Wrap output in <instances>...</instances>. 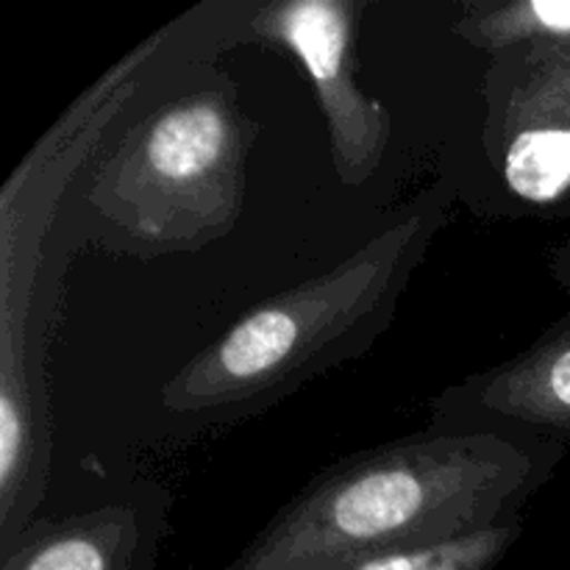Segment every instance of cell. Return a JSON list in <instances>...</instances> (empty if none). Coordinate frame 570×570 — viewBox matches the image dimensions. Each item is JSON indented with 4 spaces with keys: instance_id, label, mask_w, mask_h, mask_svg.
I'll return each instance as SVG.
<instances>
[{
    "instance_id": "9",
    "label": "cell",
    "mask_w": 570,
    "mask_h": 570,
    "mask_svg": "<svg viewBox=\"0 0 570 570\" xmlns=\"http://www.w3.org/2000/svg\"><path fill=\"white\" fill-rule=\"evenodd\" d=\"M521 534L515 523H499L484 532L423 549L387 551L345 570H493Z\"/></svg>"
},
{
    "instance_id": "7",
    "label": "cell",
    "mask_w": 570,
    "mask_h": 570,
    "mask_svg": "<svg viewBox=\"0 0 570 570\" xmlns=\"http://www.w3.org/2000/svg\"><path fill=\"white\" fill-rule=\"evenodd\" d=\"M134 543V523L109 510L28 540L3 570H131Z\"/></svg>"
},
{
    "instance_id": "2",
    "label": "cell",
    "mask_w": 570,
    "mask_h": 570,
    "mask_svg": "<svg viewBox=\"0 0 570 570\" xmlns=\"http://www.w3.org/2000/svg\"><path fill=\"white\" fill-rule=\"evenodd\" d=\"M421 215L399 223L334 271L245 312L165 387L178 412L250 401L309 371L393 289L421 239Z\"/></svg>"
},
{
    "instance_id": "5",
    "label": "cell",
    "mask_w": 570,
    "mask_h": 570,
    "mask_svg": "<svg viewBox=\"0 0 570 570\" xmlns=\"http://www.w3.org/2000/svg\"><path fill=\"white\" fill-rule=\"evenodd\" d=\"M523 78L504 122V178L529 204H557L570 193V48L523 53Z\"/></svg>"
},
{
    "instance_id": "4",
    "label": "cell",
    "mask_w": 570,
    "mask_h": 570,
    "mask_svg": "<svg viewBox=\"0 0 570 570\" xmlns=\"http://www.w3.org/2000/svg\"><path fill=\"white\" fill-rule=\"evenodd\" d=\"M356 14L360 9L348 0H287L254 14L256 31L284 45L309 72L328 122L334 167L345 184L371 178L390 142L387 109L367 98L354 78Z\"/></svg>"
},
{
    "instance_id": "3",
    "label": "cell",
    "mask_w": 570,
    "mask_h": 570,
    "mask_svg": "<svg viewBox=\"0 0 570 570\" xmlns=\"http://www.w3.org/2000/svg\"><path fill=\"white\" fill-rule=\"evenodd\" d=\"M245 126L223 92H195L145 117L100 167L92 204L154 248H193L243 209Z\"/></svg>"
},
{
    "instance_id": "8",
    "label": "cell",
    "mask_w": 570,
    "mask_h": 570,
    "mask_svg": "<svg viewBox=\"0 0 570 570\" xmlns=\"http://www.w3.org/2000/svg\"><path fill=\"white\" fill-rule=\"evenodd\" d=\"M460 22V31L482 48H570V0L476 3Z\"/></svg>"
},
{
    "instance_id": "1",
    "label": "cell",
    "mask_w": 570,
    "mask_h": 570,
    "mask_svg": "<svg viewBox=\"0 0 570 570\" xmlns=\"http://www.w3.org/2000/svg\"><path fill=\"white\" fill-rule=\"evenodd\" d=\"M549 462L495 434H449L337 465L284 507L237 570H345L499 527Z\"/></svg>"
},
{
    "instance_id": "6",
    "label": "cell",
    "mask_w": 570,
    "mask_h": 570,
    "mask_svg": "<svg viewBox=\"0 0 570 570\" xmlns=\"http://www.w3.org/2000/svg\"><path fill=\"white\" fill-rule=\"evenodd\" d=\"M476 399L493 415L570 443V315L521 360L484 376Z\"/></svg>"
}]
</instances>
